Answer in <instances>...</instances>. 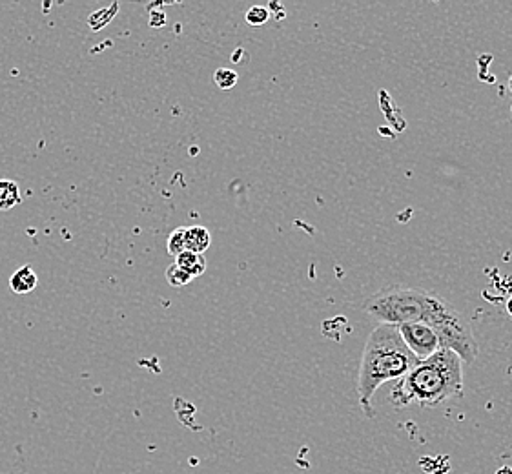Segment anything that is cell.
I'll return each instance as SVG.
<instances>
[{"instance_id": "9a60e30c", "label": "cell", "mask_w": 512, "mask_h": 474, "mask_svg": "<svg viewBox=\"0 0 512 474\" xmlns=\"http://www.w3.org/2000/svg\"><path fill=\"white\" fill-rule=\"evenodd\" d=\"M505 309H507V314L512 318V296L509 298V301H507V307H505Z\"/></svg>"}, {"instance_id": "6da1fadb", "label": "cell", "mask_w": 512, "mask_h": 474, "mask_svg": "<svg viewBox=\"0 0 512 474\" xmlns=\"http://www.w3.org/2000/svg\"><path fill=\"white\" fill-rule=\"evenodd\" d=\"M363 310L374 320L381 321V325H429L436 332L441 349L454 352L463 365H472L480 354L471 323L432 290L392 285L370 296L363 303Z\"/></svg>"}, {"instance_id": "30bf717a", "label": "cell", "mask_w": 512, "mask_h": 474, "mask_svg": "<svg viewBox=\"0 0 512 474\" xmlns=\"http://www.w3.org/2000/svg\"><path fill=\"white\" fill-rule=\"evenodd\" d=\"M166 250L174 258L186 252V228H177V230L170 234L168 243H166Z\"/></svg>"}, {"instance_id": "ba28073f", "label": "cell", "mask_w": 512, "mask_h": 474, "mask_svg": "<svg viewBox=\"0 0 512 474\" xmlns=\"http://www.w3.org/2000/svg\"><path fill=\"white\" fill-rule=\"evenodd\" d=\"M21 188L10 179H0V212H6L21 203Z\"/></svg>"}, {"instance_id": "9c48e42d", "label": "cell", "mask_w": 512, "mask_h": 474, "mask_svg": "<svg viewBox=\"0 0 512 474\" xmlns=\"http://www.w3.org/2000/svg\"><path fill=\"white\" fill-rule=\"evenodd\" d=\"M117 11H119V4H117V2L112 4V6H108V8H103V10L93 11L92 15L88 17V26H90L93 31L103 30V28H106V26L115 19Z\"/></svg>"}, {"instance_id": "2e32d148", "label": "cell", "mask_w": 512, "mask_h": 474, "mask_svg": "<svg viewBox=\"0 0 512 474\" xmlns=\"http://www.w3.org/2000/svg\"><path fill=\"white\" fill-rule=\"evenodd\" d=\"M496 474H512V469H509V467H502V469H500Z\"/></svg>"}, {"instance_id": "e0dca14e", "label": "cell", "mask_w": 512, "mask_h": 474, "mask_svg": "<svg viewBox=\"0 0 512 474\" xmlns=\"http://www.w3.org/2000/svg\"><path fill=\"white\" fill-rule=\"evenodd\" d=\"M509 90H511L512 93V75L509 77Z\"/></svg>"}, {"instance_id": "5b68a950", "label": "cell", "mask_w": 512, "mask_h": 474, "mask_svg": "<svg viewBox=\"0 0 512 474\" xmlns=\"http://www.w3.org/2000/svg\"><path fill=\"white\" fill-rule=\"evenodd\" d=\"M212 245V236L205 227L186 228V250L194 254H205Z\"/></svg>"}, {"instance_id": "8fae6325", "label": "cell", "mask_w": 512, "mask_h": 474, "mask_svg": "<svg viewBox=\"0 0 512 474\" xmlns=\"http://www.w3.org/2000/svg\"><path fill=\"white\" fill-rule=\"evenodd\" d=\"M192 276L185 272L183 268L177 267V265H170L168 270H166V281L172 285V287H186V285H190L192 283Z\"/></svg>"}, {"instance_id": "52a82bcc", "label": "cell", "mask_w": 512, "mask_h": 474, "mask_svg": "<svg viewBox=\"0 0 512 474\" xmlns=\"http://www.w3.org/2000/svg\"><path fill=\"white\" fill-rule=\"evenodd\" d=\"M175 265L183 268L185 272H188L192 278H199L203 276L206 270V259L201 254H194V252H183L175 258Z\"/></svg>"}, {"instance_id": "8992f818", "label": "cell", "mask_w": 512, "mask_h": 474, "mask_svg": "<svg viewBox=\"0 0 512 474\" xmlns=\"http://www.w3.org/2000/svg\"><path fill=\"white\" fill-rule=\"evenodd\" d=\"M39 285L37 274L31 267H22L10 278V287L15 294H30Z\"/></svg>"}, {"instance_id": "277c9868", "label": "cell", "mask_w": 512, "mask_h": 474, "mask_svg": "<svg viewBox=\"0 0 512 474\" xmlns=\"http://www.w3.org/2000/svg\"><path fill=\"white\" fill-rule=\"evenodd\" d=\"M398 330H400L405 345L418 358V361L427 360V358L434 356L436 352L441 351L440 340L429 325L405 323V325H400Z\"/></svg>"}, {"instance_id": "5bb4252c", "label": "cell", "mask_w": 512, "mask_h": 474, "mask_svg": "<svg viewBox=\"0 0 512 474\" xmlns=\"http://www.w3.org/2000/svg\"><path fill=\"white\" fill-rule=\"evenodd\" d=\"M150 26L155 28V30L166 26V15H164L163 11H152L150 13Z\"/></svg>"}, {"instance_id": "7a4b0ae2", "label": "cell", "mask_w": 512, "mask_h": 474, "mask_svg": "<svg viewBox=\"0 0 512 474\" xmlns=\"http://www.w3.org/2000/svg\"><path fill=\"white\" fill-rule=\"evenodd\" d=\"M420 361L409 351L394 325H381L370 332L358 372V398L365 416L374 418V394L385 383L400 382Z\"/></svg>"}, {"instance_id": "7c38bea8", "label": "cell", "mask_w": 512, "mask_h": 474, "mask_svg": "<svg viewBox=\"0 0 512 474\" xmlns=\"http://www.w3.org/2000/svg\"><path fill=\"white\" fill-rule=\"evenodd\" d=\"M239 75L234 70H228V68H219L214 73V83L221 88V90H232L237 84Z\"/></svg>"}, {"instance_id": "4fadbf2b", "label": "cell", "mask_w": 512, "mask_h": 474, "mask_svg": "<svg viewBox=\"0 0 512 474\" xmlns=\"http://www.w3.org/2000/svg\"><path fill=\"white\" fill-rule=\"evenodd\" d=\"M245 19L252 26H263L270 19V11L265 6H254V8L246 11Z\"/></svg>"}, {"instance_id": "3957f363", "label": "cell", "mask_w": 512, "mask_h": 474, "mask_svg": "<svg viewBox=\"0 0 512 474\" xmlns=\"http://www.w3.org/2000/svg\"><path fill=\"white\" fill-rule=\"evenodd\" d=\"M463 394V361L447 349L420 361L390 391V402L396 407L420 405L434 407L460 398Z\"/></svg>"}, {"instance_id": "ac0fdd59", "label": "cell", "mask_w": 512, "mask_h": 474, "mask_svg": "<svg viewBox=\"0 0 512 474\" xmlns=\"http://www.w3.org/2000/svg\"><path fill=\"white\" fill-rule=\"evenodd\" d=\"M511 121H512V106H511Z\"/></svg>"}]
</instances>
